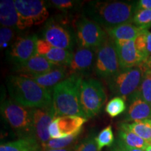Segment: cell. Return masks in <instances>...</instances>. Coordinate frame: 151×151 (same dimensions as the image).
<instances>
[{
  "label": "cell",
  "mask_w": 151,
  "mask_h": 151,
  "mask_svg": "<svg viewBox=\"0 0 151 151\" xmlns=\"http://www.w3.org/2000/svg\"><path fill=\"white\" fill-rule=\"evenodd\" d=\"M115 43L121 70L137 67L145 61V58L136 48L134 40L116 41Z\"/></svg>",
  "instance_id": "14"
},
{
  "label": "cell",
  "mask_w": 151,
  "mask_h": 151,
  "mask_svg": "<svg viewBox=\"0 0 151 151\" xmlns=\"http://www.w3.org/2000/svg\"><path fill=\"white\" fill-rule=\"evenodd\" d=\"M69 73V71H68L67 67L58 66L54 69H52V71L44 73V74L25 77H27V78L35 81L37 84L43 88L51 90V88L53 89L54 87H55L57 85L65 80Z\"/></svg>",
  "instance_id": "18"
},
{
  "label": "cell",
  "mask_w": 151,
  "mask_h": 151,
  "mask_svg": "<svg viewBox=\"0 0 151 151\" xmlns=\"http://www.w3.org/2000/svg\"><path fill=\"white\" fill-rule=\"evenodd\" d=\"M0 22L1 26L18 29V15L14 1L1 0L0 1Z\"/></svg>",
  "instance_id": "21"
},
{
  "label": "cell",
  "mask_w": 151,
  "mask_h": 151,
  "mask_svg": "<svg viewBox=\"0 0 151 151\" xmlns=\"http://www.w3.org/2000/svg\"><path fill=\"white\" fill-rule=\"evenodd\" d=\"M126 110V104L123 98L115 97L111 99L106 106L105 111L111 118L118 116Z\"/></svg>",
  "instance_id": "26"
},
{
  "label": "cell",
  "mask_w": 151,
  "mask_h": 151,
  "mask_svg": "<svg viewBox=\"0 0 151 151\" xmlns=\"http://www.w3.org/2000/svg\"><path fill=\"white\" fill-rule=\"evenodd\" d=\"M15 37L14 28L1 26L0 29V47L1 49L6 48Z\"/></svg>",
  "instance_id": "30"
},
{
  "label": "cell",
  "mask_w": 151,
  "mask_h": 151,
  "mask_svg": "<svg viewBox=\"0 0 151 151\" xmlns=\"http://www.w3.org/2000/svg\"><path fill=\"white\" fill-rule=\"evenodd\" d=\"M1 113L11 128L22 138L35 137L32 109L26 108L14 100L8 99L1 104Z\"/></svg>",
  "instance_id": "4"
},
{
  "label": "cell",
  "mask_w": 151,
  "mask_h": 151,
  "mask_svg": "<svg viewBox=\"0 0 151 151\" xmlns=\"http://www.w3.org/2000/svg\"><path fill=\"white\" fill-rule=\"evenodd\" d=\"M50 2L55 8L64 11L72 9L76 4V1L71 0H52Z\"/></svg>",
  "instance_id": "33"
},
{
  "label": "cell",
  "mask_w": 151,
  "mask_h": 151,
  "mask_svg": "<svg viewBox=\"0 0 151 151\" xmlns=\"http://www.w3.org/2000/svg\"><path fill=\"white\" fill-rule=\"evenodd\" d=\"M73 149L72 147H69V148H62V149H50V150H46L43 151H73Z\"/></svg>",
  "instance_id": "38"
},
{
  "label": "cell",
  "mask_w": 151,
  "mask_h": 151,
  "mask_svg": "<svg viewBox=\"0 0 151 151\" xmlns=\"http://www.w3.org/2000/svg\"><path fill=\"white\" fill-rule=\"evenodd\" d=\"M150 144H151V143H150Z\"/></svg>",
  "instance_id": "40"
},
{
  "label": "cell",
  "mask_w": 151,
  "mask_h": 151,
  "mask_svg": "<svg viewBox=\"0 0 151 151\" xmlns=\"http://www.w3.org/2000/svg\"><path fill=\"white\" fill-rule=\"evenodd\" d=\"M145 151H151V144L150 143L146 147V148L145 149Z\"/></svg>",
  "instance_id": "39"
},
{
  "label": "cell",
  "mask_w": 151,
  "mask_h": 151,
  "mask_svg": "<svg viewBox=\"0 0 151 151\" xmlns=\"http://www.w3.org/2000/svg\"><path fill=\"white\" fill-rule=\"evenodd\" d=\"M110 151H145L141 149H138V148H130V147L127 146V145H125L123 142H122L120 139H118L115 143L114 146H113V148L111 149Z\"/></svg>",
  "instance_id": "34"
},
{
  "label": "cell",
  "mask_w": 151,
  "mask_h": 151,
  "mask_svg": "<svg viewBox=\"0 0 151 151\" xmlns=\"http://www.w3.org/2000/svg\"><path fill=\"white\" fill-rule=\"evenodd\" d=\"M86 14L105 29L126 23H132L137 3L122 1H92L86 8Z\"/></svg>",
  "instance_id": "1"
},
{
  "label": "cell",
  "mask_w": 151,
  "mask_h": 151,
  "mask_svg": "<svg viewBox=\"0 0 151 151\" xmlns=\"http://www.w3.org/2000/svg\"><path fill=\"white\" fill-rule=\"evenodd\" d=\"M34 136L43 146L51 138L49 134V127L56 118L52 105L47 108L32 109Z\"/></svg>",
  "instance_id": "12"
},
{
  "label": "cell",
  "mask_w": 151,
  "mask_h": 151,
  "mask_svg": "<svg viewBox=\"0 0 151 151\" xmlns=\"http://www.w3.org/2000/svg\"><path fill=\"white\" fill-rule=\"evenodd\" d=\"M148 32V30H145L142 34H141L134 40L136 48H137L139 52L143 56V58H145V60L149 57L146 48V36Z\"/></svg>",
  "instance_id": "32"
},
{
  "label": "cell",
  "mask_w": 151,
  "mask_h": 151,
  "mask_svg": "<svg viewBox=\"0 0 151 151\" xmlns=\"http://www.w3.org/2000/svg\"><path fill=\"white\" fill-rule=\"evenodd\" d=\"M146 48L149 56L151 55V32H148L146 36Z\"/></svg>",
  "instance_id": "36"
},
{
  "label": "cell",
  "mask_w": 151,
  "mask_h": 151,
  "mask_svg": "<svg viewBox=\"0 0 151 151\" xmlns=\"http://www.w3.org/2000/svg\"><path fill=\"white\" fill-rule=\"evenodd\" d=\"M133 22L137 27L148 30L151 27V9H137Z\"/></svg>",
  "instance_id": "29"
},
{
  "label": "cell",
  "mask_w": 151,
  "mask_h": 151,
  "mask_svg": "<svg viewBox=\"0 0 151 151\" xmlns=\"http://www.w3.org/2000/svg\"><path fill=\"white\" fill-rule=\"evenodd\" d=\"M105 30L109 37L114 41H134L146 29H141L136 24L126 23Z\"/></svg>",
  "instance_id": "19"
},
{
  "label": "cell",
  "mask_w": 151,
  "mask_h": 151,
  "mask_svg": "<svg viewBox=\"0 0 151 151\" xmlns=\"http://www.w3.org/2000/svg\"><path fill=\"white\" fill-rule=\"evenodd\" d=\"M79 134L69 136L68 137L62 139H50L46 144L41 146L43 150H50V149H62L69 148L74 142Z\"/></svg>",
  "instance_id": "28"
},
{
  "label": "cell",
  "mask_w": 151,
  "mask_h": 151,
  "mask_svg": "<svg viewBox=\"0 0 151 151\" xmlns=\"http://www.w3.org/2000/svg\"><path fill=\"white\" fill-rule=\"evenodd\" d=\"M118 139L130 148L145 150L146 147L150 144L134 132L122 127H120V129L118 132Z\"/></svg>",
  "instance_id": "24"
},
{
  "label": "cell",
  "mask_w": 151,
  "mask_h": 151,
  "mask_svg": "<svg viewBox=\"0 0 151 151\" xmlns=\"http://www.w3.org/2000/svg\"><path fill=\"white\" fill-rule=\"evenodd\" d=\"M80 97L81 106L86 118L98 114L107 99L102 84L93 78L82 81Z\"/></svg>",
  "instance_id": "6"
},
{
  "label": "cell",
  "mask_w": 151,
  "mask_h": 151,
  "mask_svg": "<svg viewBox=\"0 0 151 151\" xmlns=\"http://www.w3.org/2000/svg\"><path fill=\"white\" fill-rule=\"evenodd\" d=\"M58 66L55 65L44 57L35 55L27 61L15 66L14 70L23 76H39L52 71Z\"/></svg>",
  "instance_id": "16"
},
{
  "label": "cell",
  "mask_w": 151,
  "mask_h": 151,
  "mask_svg": "<svg viewBox=\"0 0 151 151\" xmlns=\"http://www.w3.org/2000/svg\"><path fill=\"white\" fill-rule=\"evenodd\" d=\"M120 127L126 128L147 142L151 143V119L140 120L132 123H122Z\"/></svg>",
  "instance_id": "23"
},
{
  "label": "cell",
  "mask_w": 151,
  "mask_h": 151,
  "mask_svg": "<svg viewBox=\"0 0 151 151\" xmlns=\"http://www.w3.org/2000/svg\"><path fill=\"white\" fill-rule=\"evenodd\" d=\"M138 98L151 104V70L146 69L145 71L140 86L135 93L130 97L129 100L132 101Z\"/></svg>",
  "instance_id": "25"
},
{
  "label": "cell",
  "mask_w": 151,
  "mask_h": 151,
  "mask_svg": "<svg viewBox=\"0 0 151 151\" xmlns=\"http://www.w3.org/2000/svg\"><path fill=\"white\" fill-rule=\"evenodd\" d=\"M9 93L14 101L29 109H43L52 103V90L39 86L22 76H10L7 78Z\"/></svg>",
  "instance_id": "2"
},
{
  "label": "cell",
  "mask_w": 151,
  "mask_h": 151,
  "mask_svg": "<svg viewBox=\"0 0 151 151\" xmlns=\"http://www.w3.org/2000/svg\"><path fill=\"white\" fill-rule=\"evenodd\" d=\"M37 54L57 66L68 67L72 60V50H65L51 46L44 39H39L37 43Z\"/></svg>",
  "instance_id": "15"
},
{
  "label": "cell",
  "mask_w": 151,
  "mask_h": 151,
  "mask_svg": "<svg viewBox=\"0 0 151 151\" xmlns=\"http://www.w3.org/2000/svg\"><path fill=\"white\" fill-rule=\"evenodd\" d=\"M98 151H101L104 147H111L114 143V134L111 125L101 130L95 138Z\"/></svg>",
  "instance_id": "27"
},
{
  "label": "cell",
  "mask_w": 151,
  "mask_h": 151,
  "mask_svg": "<svg viewBox=\"0 0 151 151\" xmlns=\"http://www.w3.org/2000/svg\"><path fill=\"white\" fill-rule=\"evenodd\" d=\"M151 119V104L141 99L132 100L125 116L126 121H140Z\"/></svg>",
  "instance_id": "20"
},
{
  "label": "cell",
  "mask_w": 151,
  "mask_h": 151,
  "mask_svg": "<svg viewBox=\"0 0 151 151\" xmlns=\"http://www.w3.org/2000/svg\"><path fill=\"white\" fill-rule=\"evenodd\" d=\"M95 138L93 135L88 137L76 146L74 151H98Z\"/></svg>",
  "instance_id": "31"
},
{
  "label": "cell",
  "mask_w": 151,
  "mask_h": 151,
  "mask_svg": "<svg viewBox=\"0 0 151 151\" xmlns=\"http://www.w3.org/2000/svg\"><path fill=\"white\" fill-rule=\"evenodd\" d=\"M39 40L36 35L20 37L13 43L9 51V58L15 65L27 61L37 55V43Z\"/></svg>",
  "instance_id": "13"
},
{
  "label": "cell",
  "mask_w": 151,
  "mask_h": 151,
  "mask_svg": "<svg viewBox=\"0 0 151 151\" xmlns=\"http://www.w3.org/2000/svg\"><path fill=\"white\" fill-rule=\"evenodd\" d=\"M45 41L55 48L71 50L74 39L69 29L51 19L47 22L43 31Z\"/></svg>",
  "instance_id": "10"
},
{
  "label": "cell",
  "mask_w": 151,
  "mask_h": 151,
  "mask_svg": "<svg viewBox=\"0 0 151 151\" xmlns=\"http://www.w3.org/2000/svg\"><path fill=\"white\" fill-rule=\"evenodd\" d=\"M86 121V118L78 116L57 117L49 127V134L51 139H62L79 134Z\"/></svg>",
  "instance_id": "11"
},
{
  "label": "cell",
  "mask_w": 151,
  "mask_h": 151,
  "mask_svg": "<svg viewBox=\"0 0 151 151\" xmlns=\"http://www.w3.org/2000/svg\"><path fill=\"white\" fill-rule=\"evenodd\" d=\"M96 53L94 69L98 76L108 80L121 71L116 43L108 36L97 49Z\"/></svg>",
  "instance_id": "8"
},
{
  "label": "cell",
  "mask_w": 151,
  "mask_h": 151,
  "mask_svg": "<svg viewBox=\"0 0 151 151\" xmlns=\"http://www.w3.org/2000/svg\"><path fill=\"white\" fill-rule=\"evenodd\" d=\"M14 3L18 15L19 30L39 25L48 18L49 12L44 1L15 0Z\"/></svg>",
  "instance_id": "7"
},
{
  "label": "cell",
  "mask_w": 151,
  "mask_h": 151,
  "mask_svg": "<svg viewBox=\"0 0 151 151\" xmlns=\"http://www.w3.org/2000/svg\"><path fill=\"white\" fill-rule=\"evenodd\" d=\"M40 143L35 137L20 138L11 142L1 143L0 151H40Z\"/></svg>",
  "instance_id": "22"
},
{
  "label": "cell",
  "mask_w": 151,
  "mask_h": 151,
  "mask_svg": "<svg viewBox=\"0 0 151 151\" xmlns=\"http://www.w3.org/2000/svg\"><path fill=\"white\" fill-rule=\"evenodd\" d=\"M76 35L79 47L94 50L99 48L107 37L106 31L99 24L87 18L77 21Z\"/></svg>",
  "instance_id": "9"
},
{
  "label": "cell",
  "mask_w": 151,
  "mask_h": 151,
  "mask_svg": "<svg viewBox=\"0 0 151 151\" xmlns=\"http://www.w3.org/2000/svg\"><path fill=\"white\" fill-rule=\"evenodd\" d=\"M143 65L147 70H151V55L149 56L147 59L143 62Z\"/></svg>",
  "instance_id": "37"
},
{
  "label": "cell",
  "mask_w": 151,
  "mask_h": 151,
  "mask_svg": "<svg viewBox=\"0 0 151 151\" xmlns=\"http://www.w3.org/2000/svg\"><path fill=\"white\" fill-rule=\"evenodd\" d=\"M137 9H151V0H140L137 2Z\"/></svg>",
  "instance_id": "35"
},
{
  "label": "cell",
  "mask_w": 151,
  "mask_h": 151,
  "mask_svg": "<svg viewBox=\"0 0 151 151\" xmlns=\"http://www.w3.org/2000/svg\"><path fill=\"white\" fill-rule=\"evenodd\" d=\"M146 70L143 64L121 70L115 76L107 80L109 88L118 97L129 99L140 86Z\"/></svg>",
  "instance_id": "5"
},
{
  "label": "cell",
  "mask_w": 151,
  "mask_h": 151,
  "mask_svg": "<svg viewBox=\"0 0 151 151\" xmlns=\"http://www.w3.org/2000/svg\"><path fill=\"white\" fill-rule=\"evenodd\" d=\"M82 81L80 75L72 74L54 87L52 106L56 118L70 116L86 118L81 104Z\"/></svg>",
  "instance_id": "3"
},
{
  "label": "cell",
  "mask_w": 151,
  "mask_h": 151,
  "mask_svg": "<svg viewBox=\"0 0 151 151\" xmlns=\"http://www.w3.org/2000/svg\"><path fill=\"white\" fill-rule=\"evenodd\" d=\"M94 60V49L79 47L73 53L72 60L68 66L69 74L80 75L88 71L92 67Z\"/></svg>",
  "instance_id": "17"
}]
</instances>
